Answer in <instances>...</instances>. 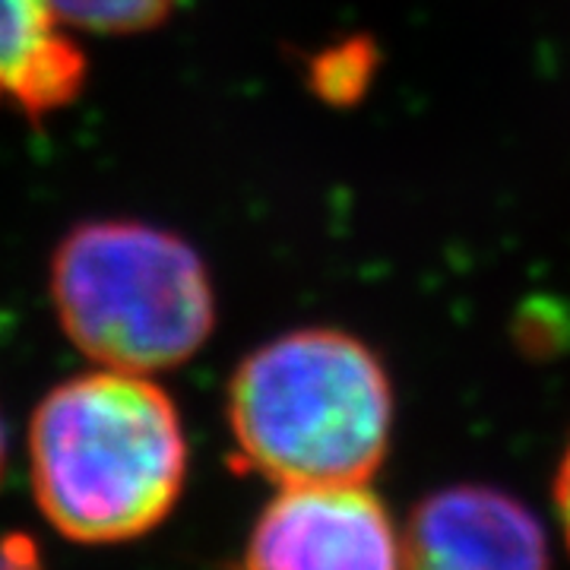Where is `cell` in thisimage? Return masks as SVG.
<instances>
[{"label": "cell", "mask_w": 570, "mask_h": 570, "mask_svg": "<svg viewBox=\"0 0 570 570\" xmlns=\"http://www.w3.org/2000/svg\"><path fill=\"white\" fill-rule=\"evenodd\" d=\"M48 288L67 340L99 367L156 374L181 365L216 326L200 254L156 225H77L51 257Z\"/></svg>", "instance_id": "cell-3"}, {"label": "cell", "mask_w": 570, "mask_h": 570, "mask_svg": "<svg viewBox=\"0 0 570 570\" xmlns=\"http://www.w3.org/2000/svg\"><path fill=\"white\" fill-rule=\"evenodd\" d=\"M393 393L381 362L336 330H298L250 352L228 387L242 466L288 485H365L384 463Z\"/></svg>", "instance_id": "cell-2"}, {"label": "cell", "mask_w": 570, "mask_h": 570, "mask_svg": "<svg viewBox=\"0 0 570 570\" xmlns=\"http://www.w3.org/2000/svg\"><path fill=\"white\" fill-rule=\"evenodd\" d=\"M86 55L48 0H0V108L41 121L80 96Z\"/></svg>", "instance_id": "cell-6"}, {"label": "cell", "mask_w": 570, "mask_h": 570, "mask_svg": "<svg viewBox=\"0 0 570 570\" xmlns=\"http://www.w3.org/2000/svg\"><path fill=\"white\" fill-rule=\"evenodd\" d=\"M67 29L96 36H137L163 26L178 0H48Z\"/></svg>", "instance_id": "cell-7"}, {"label": "cell", "mask_w": 570, "mask_h": 570, "mask_svg": "<svg viewBox=\"0 0 570 570\" xmlns=\"http://www.w3.org/2000/svg\"><path fill=\"white\" fill-rule=\"evenodd\" d=\"M0 570H45L36 542L26 535L0 539Z\"/></svg>", "instance_id": "cell-8"}, {"label": "cell", "mask_w": 570, "mask_h": 570, "mask_svg": "<svg viewBox=\"0 0 570 570\" xmlns=\"http://www.w3.org/2000/svg\"><path fill=\"white\" fill-rule=\"evenodd\" d=\"M3 460H7V428H3V415H0V475H3Z\"/></svg>", "instance_id": "cell-10"}, {"label": "cell", "mask_w": 570, "mask_h": 570, "mask_svg": "<svg viewBox=\"0 0 570 570\" xmlns=\"http://www.w3.org/2000/svg\"><path fill=\"white\" fill-rule=\"evenodd\" d=\"M29 469L41 513L61 535L82 546L140 539L181 498V415L146 374L89 371L48 390L36 406Z\"/></svg>", "instance_id": "cell-1"}, {"label": "cell", "mask_w": 570, "mask_h": 570, "mask_svg": "<svg viewBox=\"0 0 570 570\" xmlns=\"http://www.w3.org/2000/svg\"><path fill=\"white\" fill-rule=\"evenodd\" d=\"M400 539V570H551L542 523L489 485L434 491Z\"/></svg>", "instance_id": "cell-5"}, {"label": "cell", "mask_w": 570, "mask_h": 570, "mask_svg": "<svg viewBox=\"0 0 570 570\" xmlns=\"http://www.w3.org/2000/svg\"><path fill=\"white\" fill-rule=\"evenodd\" d=\"M403 539L365 485H288L257 517L245 570H400Z\"/></svg>", "instance_id": "cell-4"}, {"label": "cell", "mask_w": 570, "mask_h": 570, "mask_svg": "<svg viewBox=\"0 0 570 570\" xmlns=\"http://www.w3.org/2000/svg\"><path fill=\"white\" fill-rule=\"evenodd\" d=\"M554 504H558V517H561V530L570 546V448L561 460L558 479H554Z\"/></svg>", "instance_id": "cell-9"}]
</instances>
